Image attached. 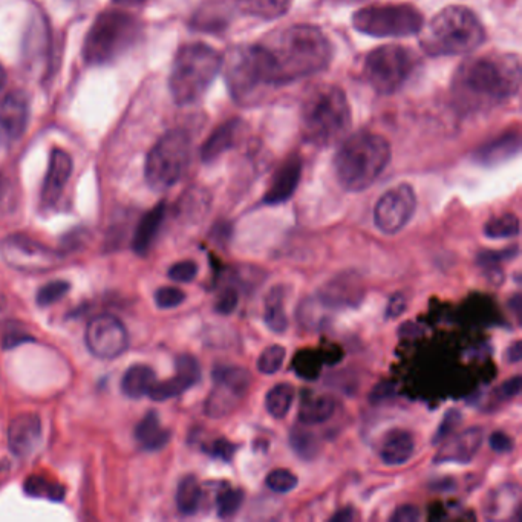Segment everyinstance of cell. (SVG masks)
Here are the masks:
<instances>
[{
    "label": "cell",
    "mask_w": 522,
    "mask_h": 522,
    "mask_svg": "<svg viewBox=\"0 0 522 522\" xmlns=\"http://www.w3.org/2000/svg\"><path fill=\"white\" fill-rule=\"evenodd\" d=\"M521 76L516 54L475 57L455 72L452 94L461 111H489L518 94Z\"/></svg>",
    "instance_id": "obj_1"
},
{
    "label": "cell",
    "mask_w": 522,
    "mask_h": 522,
    "mask_svg": "<svg viewBox=\"0 0 522 522\" xmlns=\"http://www.w3.org/2000/svg\"><path fill=\"white\" fill-rule=\"evenodd\" d=\"M264 45L275 63L279 86L325 71L334 57L333 43L313 25L285 28Z\"/></svg>",
    "instance_id": "obj_2"
},
{
    "label": "cell",
    "mask_w": 522,
    "mask_h": 522,
    "mask_svg": "<svg viewBox=\"0 0 522 522\" xmlns=\"http://www.w3.org/2000/svg\"><path fill=\"white\" fill-rule=\"evenodd\" d=\"M391 161V146L382 135L359 131L346 137L334 155L337 181L348 192H363L376 183Z\"/></svg>",
    "instance_id": "obj_3"
},
{
    "label": "cell",
    "mask_w": 522,
    "mask_h": 522,
    "mask_svg": "<svg viewBox=\"0 0 522 522\" xmlns=\"http://www.w3.org/2000/svg\"><path fill=\"white\" fill-rule=\"evenodd\" d=\"M418 34L421 48L432 57L463 56L486 40V30L477 14L461 5L441 10Z\"/></svg>",
    "instance_id": "obj_4"
},
{
    "label": "cell",
    "mask_w": 522,
    "mask_h": 522,
    "mask_svg": "<svg viewBox=\"0 0 522 522\" xmlns=\"http://www.w3.org/2000/svg\"><path fill=\"white\" fill-rule=\"evenodd\" d=\"M351 128V108L345 91L336 85H319L307 95L301 109V134L314 146H330Z\"/></svg>",
    "instance_id": "obj_5"
},
{
    "label": "cell",
    "mask_w": 522,
    "mask_h": 522,
    "mask_svg": "<svg viewBox=\"0 0 522 522\" xmlns=\"http://www.w3.org/2000/svg\"><path fill=\"white\" fill-rule=\"evenodd\" d=\"M227 88L238 105H253L267 89L279 86L275 63L264 43L236 45L222 59Z\"/></svg>",
    "instance_id": "obj_6"
},
{
    "label": "cell",
    "mask_w": 522,
    "mask_h": 522,
    "mask_svg": "<svg viewBox=\"0 0 522 522\" xmlns=\"http://www.w3.org/2000/svg\"><path fill=\"white\" fill-rule=\"evenodd\" d=\"M222 69V57L206 43L183 46L173 60L169 88L173 100L186 106L198 102Z\"/></svg>",
    "instance_id": "obj_7"
},
{
    "label": "cell",
    "mask_w": 522,
    "mask_h": 522,
    "mask_svg": "<svg viewBox=\"0 0 522 522\" xmlns=\"http://www.w3.org/2000/svg\"><path fill=\"white\" fill-rule=\"evenodd\" d=\"M140 33L137 17L124 11H105L92 23L83 46V57L88 65H108L129 51Z\"/></svg>",
    "instance_id": "obj_8"
},
{
    "label": "cell",
    "mask_w": 522,
    "mask_h": 522,
    "mask_svg": "<svg viewBox=\"0 0 522 522\" xmlns=\"http://www.w3.org/2000/svg\"><path fill=\"white\" fill-rule=\"evenodd\" d=\"M192 140L183 129H173L158 140L147 155L144 175L152 189L164 192L183 178L189 166Z\"/></svg>",
    "instance_id": "obj_9"
},
{
    "label": "cell",
    "mask_w": 522,
    "mask_h": 522,
    "mask_svg": "<svg viewBox=\"0 0 522 522\" xmlns=\"http://www.w3.org/2000/svg\"><path fill=\"white\" fill-rule=\"evenodd\" d=\"M418 57L411 49L400 45H385L372 49L366 56L363 74L374 91L383 95L399 92L411 80Z\"/></svg>",
    "instance_id": "obj_10"
},
{
    "label": "cell",
    "mask_w": 522,
    "mask_h": 522,
    "mask_svg": "<svg viewBox=\"0 0 522 522\" xmlns=\"http://www.w3.org/2000/svg\"><path fill=\"white\" fill-rule=\"evenodd\" d=\"M353 25L372 37H408L420 33L425 19L412 5H372L354 14Z\"/></svg>",
    "instance_id": "obj_11"
},
{
    "label": "cell",
    "mask_w": 522,
    "mask_h": 522,
    "mask_svg": "<svg viewBox=\"0 0 522 522\" xmlns=\"http://www.w3.org/2000/svg\"><path fill=\"white\" fill-rule=\"evenodd\" d=\"M212 392L207 397L204 412L210 418H224L241 405L252 385V374L241 366H216Z\"/></svg>",
    "instance_id": "obj_12"
},
{
    "label": "cell",
    "mask_w": 522,
    "mask_h": 522,
    "mask_svg": "<svg viewBox=\"0 0 522 522\" xmlns=\"http://www.w3.org/2000/svg\"><path fill=\"white\" fill-rule=\"evenodd\" d=\"M0 256L16 270L43 273L57 267L62 256L25 235L8 236L0 245Z\"/></svg>",
    "instance_id": "obj_13"
},
{
    "label": "cell",
    "mask_w": 522,
    "mask_h": 522,
    "mask_svg": "<svg viewBox=\"0 0 522 522\" xmlns=\"http://www.w3.org/2000/svg\"><path fill=\"white\" fill-rule=\"evenodd\" d=\"M417 209V196L409 184H399L383 193L374 209V224L385 235L402 232Z\"/></svg>",
    "instance_id": "obj_14"
},
{
    "label": "cell",
    "mask_w": 522,
    "mask_h": 522,
    "mask_svg": "<svg viewBox=\"0 0 522 522\" xmlns=\"http://www.w3.org/2000/svg\"><path fill=\"white\" fill-rule=\"evenodd\" d=\"M85 343L89 353L97 359H117L128 350V330L118 317L100 314L88 323Z\"/></svg>",
    "instance_id": "obj_15"
},
{
    "label": "cell",
    "mask_w": 522,
    "mask_h": 522,
    "mask_svg": "<svg viewBox=\"0 0 522 522\" xmlns=\"http://www.w3.org/2000/svg\"><path fill=\"white\" fill-rule=\"evenodd\" d=\"M363 297H365V288H363L362 278L354 271H348L323 285L317 299L328 310H343V308L357 307L363 301Z\"/></svg>",
    "instance_id": "obj_16"
},
{
    "label": "cell",
    "mask_w": 522,
    "mask_h": 522,
    "mask_svg": "<svg viewBox=\"0 0 522 522\" xmlns=\"http://www.w3.org/2000/svg\"><path fill=\"white\" fill-rule=\"evenodd\" d=\"M30 120V103L20 91L10 92L0 103V144L10 146L22 138Z\"/></svg>",
    "instance_id": "obj_17"
},
{
    "label": "cell",
    "mask_w": 522,
    "mask_h": 522,
    "mask_svg": "<svg viewBox=\"0 0 522 522\" xmlns=\"http://www.w3.org/2000/svg\"><path fill=\"white\" fill-rule=\"evenodd\" d=\"M177 374L166 382L155 383L147 397H151L154 402H166V400L180 397L187 389L195 386L201 380L200 362L190 354H181L175 362Z\"/></svg>",
    "instance_id": "obj_18"
},
{
    "label": "cell",
    "mask_w": 522,
    "mask_h": 522,
    "mask_svg": "<svg viewBox=\"0 0 522 522\" xmlns=\"http://www.w3.org/2000/svg\"><path fill=\"white\" fill-rule=\"evenodd\" d=\"M484 429L481 426L466 429L455 437L446 438L438 449L434 461L437 464L458 463L467 464L477 457L483 446Z\"/></svg>",
    "instance_id": "obj_19"
},
{
    "label": "cell",
    "mask_w": 522,
    "mask_h": 522,
    "mask_svg": "<svg viewBox=\"0 0 522 522\" xmlns=\"http://www.w3.org/2000/svg\"><path fill=\"white\" fill-rule=\"evenodd\" d=\"M42 438V421L34 412L20 414L14 418L8 428V447L11 454L19 458L30 457Z\"/></svg>",
    "instance_id": "obj_20"
},
{
    "label": "cell",
    "mask_w": 522,
    "mask_h": 522,
    "mask_svg": "<svg viewBox=\"0 0 522 522\" xmlns=\"http://www.w3.org/2000/svg\"><path fill=\"white\" fill-rule=\"evenodd\" d=\"M72 173V158L62 149H54L49 157L40 200L45 207L56 206Z\"/></svg>",
    "instance_id": "obj_21"
},
{
    "label": "cell",
    "mask_w": 522,
    "mask_h": 522,
    "mask_svg": "<svg viewBox=\"0 0 522 522\" xmlns=\"http://www.w3.org/2000/svg\"><path fill=\"white\" fill-rule=\"evenodd\" d=\"M302 160L299 155H290L276 170L270 187L264 195V203L268 206H278L290 200L301 183Z\"/></svg>",
    "instance_id": "obj_22"
},
{
    "label": "cell",
    "mask_w": 522,
    "mask_h": 522,
    "mask_svg": "<svg viewBox=\"0 0 522 522\" xmlns=\"http://www.w3.org/2000/svg\"><path fill=\"white\" fill-rule=\"evenodd\" d=\"M244 131L245 123L241 118H232V120L218 126L212 132V135L207 138L206 143L203 144V149H201V158H203L204 163H212L222 154H226L227 151L238 146Z\"/></svg>",
    "instance_id": "obj_23"
},
{
    "label": "cell",
    "mask_w": 522,
    "mask_h": 522,
    "mask_svg": "<svg viewBox=\"0 0 522 522\" xmlns=\"http://www.w3.org/2000/svg\"><path fill=\"white\" fill-rule=\"evenodd\" d=\"M519 147H521L519 132L509 131L500 135V137H496L495 140L483 144L475 152L474 158L477 163L483 164V166H498V164L512 160L518 154Z\"/></svg>",
    "instance_id": "obj_24"
},
{
    "label": "cell",
    "mask_w": 522,
    "mask_h": 522,
    "mask_svg": "<svg viewBox=\"0 0 522 522\" xmlns=\"http://www.w3.org/2000/svg\"><path fill=\"white\" fill-rule=\"evenodd\" d=\"M166 213L167 206L163 201V203H158L154 209L149 210L138 222L134 239H132V250H134L135 255L146 256L149 253L158 233H160L161 226H163Z\"/></svg>",
    "instance_id": "obj_25"
},
{
    "label": "cell",
    "mask_w": 522,
    "mask_h": 522,
    "mask_svg": "<svg viewBox=\"0 0 522 522\" xmlns=\"http://www.w3.org/2000/svg\"><path fill=\"white\" fill-rule=\"evenodd\" d=\"M415 452V438L409 431L394 429L383 438L380 457L388 466L408 463Z\"/></svg>",
    "instance_id": "obj_26"
},
{
    "label": "cell",
    "mask_w": 522,
    "mask_h": 522,
    "mask_svg": "<svg viewBox=\"0 0 522 522\" xmlns=\"http://www.w3.org/2000/svg\"><path fill=\"white\" fill-rule=\"evenodd\" d=\"M172 432L161 426L157 411H149L135 428V440L147 452L161 451L169 444Z\"/></svg>",
    "instance_id": "obj_27"
},
{
    "label": "cell",
    "mask_w": 522,
    "mask_h": 522,
    "mask_svg": "<svg viewBox=\"0 0 522 522\" xmlns=\"http://www.w3.org/2000/svg\"><path fill=\"white\" fill-rule=\"evenodd\" d=\"M157 383L155 371L151 366L134 365L124 372L123 380H121V391L129 399H143L149 395L151 389Z\"/></svg>",
    "instance_id": "obj_28"
},
{
    "label": "cell",
    "mask_w": 522,
    "mask_h": 522,
    "mask_svg": "<svg viewBox=\"0 0 522 522\" xmlns=\"http://www.w3.org/2000/svg\"><path fill=\"white\" fill-rule=\"evenodd\" d=\"M285 294H287V290L282 285H278V287L271 288L265 296L264 320L267 327L276 334L285 333L288 328Z\"/></svg>",
    "instance_id": "obj_29"
},
{
    "label": "cell",
    "mask_w": 522,
    "mask_h": 522,
    "mask_svg": "<svg viewBox=\"0 0 522 522\" xmlns=\"http://www.w3.org/2000/svg\"><path fill=\"white\" fill-rule=\"evenodd\" d=\"M336 412V400L330 395H316L305 399L299 408V421L302 425H320L330 420Z\"/></svg>",
    "instance_id": "obj_30"
},
{
    "label": "cell",
    "mask_w": 522,
    "mask_h": 522,
    "mask_svg": "<svg viewBox=\"0 0 522 522\" xmlns=\"http://www.w3.org/2000/svg\"><path fill=\"white\" fill-rule=\"evenodd\" d=\"M203 500V487L195 475H187L178 484L177 507L183 515H195Z\"/></svg>",
    "instance_id": "obj_31"
},
{
    "label": "cell",
    "mask_w": 522,
    "mask_h": 522,
    "mask_svg": "<svg viewBox=\"0 0 522 522\" xmlns=\"http://www.w3.org/2000/svg\"><path fill=\"white\" fill-rule=\"evenodd\" d=\"M236 2L244 13L265 20L284 16L293 4V0H236Z\"/></svg>",
    "instance_id": "obj_32"
},
{
    "label": "cell",
    "mask_w": 522,
    "mask_h": 522,
    "mask_svg": "<svg viewBox=\"0 0 522 522\" xmlns=\"http://www.w3.org/2000/svg\"><path fill=\"white\" fill-rule=\"evenodd\" d=\"M294 400V388L290 383H279L268 391L265 397V406H267L268 414L273 418L287 417L290 412L291 405Z\"/></svg>",
    "instance_id": "obj_33"
},
{
    "label": "cell",
    "mask_w": 522,
    "mask_h": 522,
    "mask_svg": "<svg viewBox=\"0 0 522 522\" xmlns=\"http://www.w3.org/2000/svg\"><path fill=\"white\" fill-rule=\"evenodd\" d=\"M290 444L293 451L304 460H313L320 451V441L310 429L296 426L290 434Z\"/></svg>",
    "instance_id": "obj_34"
},
{
    "label": "cell",
    "mask_w": 522,
    "mask_h": 522,
    "mask_svg": "<svg viewBox=\"0 0 522 522\" xmlns=\"http://www.w3.org/2000/svg\"><path fill=\"white\" fill-rule=\"evenodd\" d=\"M25 493L33 498H46L54 503L65 500V487L51 483L46 478L37 477V475H33L25 481Z\"/></svg>",
    "instance_id": "obj_35"
},
{
    "label": "cell",
    "mask_w": 522,
    "mask_h": 522,
    "mask_svg": "<svg viewBox=\"0 0 522 522\" xmlns=\"http://www.w3.org/2000/svg\"><path fill=\"white\" fill-rule=\"evenodd\" d=\"M484 235L492 239L515 238L519 235V219L513 213L496 216L484 226Z\"/></svg>",
    "instance_id": "obj_36"
},
{
    "label": "cell",
    "mask_w": 522,
    "mask_h": 522,
    "mask_svg": "<svg viewBox=\"0 0 522 522\" xmlns=\"http://www.w3.org/2000/svg\"><path fill=\"white\" fill-rule=\"evenodd\" d=\"M242 503H244V492L242 490L230 489V487L222 490L218 495V500H216L219 518H232L241 509Z\"/></svg>",
    "instance_id": "obj_37"
},
{
    "label": "cell",
    "mask_w": 522,
    "mask_h": 522,
    "mask_svg": "<svg viewBox=\"0 0 522 522\" xmlns=\"http://www.w3.org/2000/svg\"><path fill=\"white\" fill-rule=\"evenodd\" d=\"M285 356H287V351H285L284 346H268L267 350L262 351L261 357H259V372L265 374V376L276 374L284 365Z\"/></svg>",
    "instance_id": "obj_38"
},
{
    "label": "cell",
    "mask_w": 522,
    "mask_h": 522,
    "mask_svg": "<svg viewBox=\"0 0 522 522\" xmlns=\"http://www.w3.org/2000/svg\"><path fill=\"white\" fill-rule=\"evenodd\" d=\"M71 290V284L66 281H53L39 288L36 294V302L39 307L45 308L56 304Z\"/></svg>",
    "instance_id": "obj_39"
},
{
    "label": "cell",
    "mask_w": 522,
    "mask_h": 522,
    "mask_svg": "<svg viewBox=\"0 0 522 522\" xmlns=\"http://www.w3.org/2000/svg\"><path fill=\"white\" fill-rule=\"evenodd\" d=\"M297 483H299V480H297L296 475L288 469L271 470L267 480H265L268 489L276 493L291 492V490L296 489Z\"/></svg>",
    "instance_id": "obj_40"
},
{
    "label": "cell",
    "mask_w": 522,
    "mask_h": 522,
    "mask_svg": "<svg viewBox=\"0 0 522 522\" xmlns=\"http://www.w3.org/2000/svg\"><path fill=\"white\" fill-rule=\"evenodd\" d=\"M186 301V293L177 287H163L155 293V304L161 310H172Z\"/></svg>",
    "instance_id": "obj_41"
},
{
    "label": "cell",
    "mask_w": 522,
    "mask_h": 522,
    "mask_svg": "<svg viewBox=\"0 0 522 522\" xmlns=\"http://www.w3.org/2000/svg\"><path fill=\"white\" fill-rule=\"evenodd\" d=\"M461 421H463V415H461L460 411H457V409L447 411L443 421H441V425L438 426L437 432L434 434V438H432V444L443 443L446 438L451 437L455 429L460 426Z\"/></svg>",
    "instance_id": "obj_42"
},
{
    "label": "cell",
    "mask_w": 522,
    "mask_h": 522,
    "mask_svg": "<svg viewBox=\"0 0 522 522\" xmlns=\"http://www.w3.org/2000/svg\"><path fill=\"white\" fill-rule=\"evenodd\" d=\"M17 196L13 181L0 175V215L11 213L16 209Z\"/></svg>",
    "instance_id": "obj_43"
},
{
    "label": "cell",
    "mask_w": 522,
    "mask_h": 522,
    "mask_svg": "<svg viewBox=\"0 0 522 522\" xmlns=\"http://www.w3.org/2000/svg\"><path fill=\"white\" fill-rule=\"evenodd\" d=\"M169 278L175 282H192L198 275V265L193 261H181L169 268Z\"/></svg>",
    "instance_id": "obj_44"
},
{
    "label": "cell",
    "mask_w": 522,
    "mask_h": 522,
    "mask_svg": "<svg viewBox=\"0 0 522 522\" xmlns=\"http://www.w3.org/2000/svg\"><path fill=\"white\" fill-rule=\"evenodd\" d=\"M239 293L235 288H226L216 297L215 311L221 316H229L238 308Z\"/></svg>",
    "instance_id": "obj_45"
},
{
    "label": "cell",
    "mask_w": 522,
    "mask_h": 522,
    "mask_svg": "<svg viewBox=\"0 0 522 522\" xmlns=\"http://www.w3.org/2000/svg\"><path fill=\"white\" fill-rule=\"evenodd\" d=\"M236 449H238L236 444H233L232 441L224 440V438H219V440L213 441L210 446L204 447V451H206L207 454L212 455L213 458L227 461V463L235 457Z\"/></svg>",
    "instance_id": "obj_46"
},
{
    "label": "cell",
    "mask_w": 522,
    "mask_h": 522,
    "mask_svg": "<svg viewBox=\"0 0 522 522\" xmlns=\"http://www.w3.org/2000/svg\"><path fill=\"white\" fill-rule=\"evenodd\" d=\"M518 252L519 248L516 245L506 248V250H501V252H484L478 259V262H480L481 267H493V265H500V262L516 258Z\"/></svg>",
    "instance_id": "obj_47"
},
{
    "label": "cell",
    "mask_w": 522,
    "mask_h": 522,
    "mask_svg": "<svg viewBox=\"0 0 522 522\" xmlns=\"http://www.w3.org/2000/svg\"><path fill=\"white\" fill-rule=\"evenodd\" d=\"M522 388V377L515 376L512 379L506 380V382L501 383L498 388L493 391V395H495L498 400H512L515 399L516 395H519Z\"/></svg>",
    "instance_id": "obj_48"
},
{
    "label": "cell",
    "mask_w": 522,
    "mask_h": 522,
    "mask_svg": "<svg viewBox=\"0 0 522 522\" xmlns=\"http://www.w3.org/2000/svg\"><path fill=\"white\" fill-rule=\"evenodd\" d=\"M36 342L31 334L25 333V331L19 330V328H13L8 331L4 337H2V348L5 351L13 350L17 346L23 345V343Z\"/></svg>",
    "instance_id": "obj_49"
},
{
    "label": "cell",
    "mask_w": 522,
    "mask_h": 522,
    "mask_svg": "<svg viewBox=\"0 0 522 522\" xmlns=\"http://www.w3.org/2000/svg\"><path fill=\"white\" fill-rule=\"evenodd\" d=\"M490 447H492L493 451L498 452V454H507V452H512L513 447H515V441L510 435H507L506 432L496 431L490 435Z\"/></svg>",
    "instance_id": "obj_50"
},
{
    "label": "cell",
    "mask_w": 522,
    "mask_h": 522,
    "mask_svg": "<svg viewBox=\"0 0 522 522\" xmlns=\"http://www.w3.org/2000/svg\"><path fill=\"white\" fill-rule=\"evenodd\" d=\"M408 307V301L403 294L397 293L389 299L388 307H386V319H399Z\"/></svg>",
    "instance_id": "obj_51"
},
{
    "label": "cell",
    "mask_w": 522,
    "mask_h": 522,
    "mask_svg": "<svg viewBox=\"0 0 522 522\" xmlns=\"http://www.w3.org/2000/svg\"><path fill=\"white\" fill-rule=\"evenodd\" d=\"M389 519L392 522H415L420 519V512H418L417 507L405 504V506H400L399 509L395 510Z\"/></svg>",
    "instance_id": "obj_52"
},
{
    "label": "cell",
    "mask_w": 522,
    "mask_h": 522,
    "mask_svg": "<svg viewBox=\"0 0 522 522\" xmlns=\"http://www.w3.org/2000/svg\"><path fill=\"white\" fill-rule=\"evenodd\" d=\"M395 386L389 382L380 383L376 388L372 389L371 395H369V400L371 403H379L386 402V400L391 399L392 395H394Z\"/></svg>",
    "instance_id": "obj_53"
},
{
    "label": "cell",
    "mask_w": 522,
    "mask_h": 522,
    "mask_svg": "<svg viewBox=\"0 0 522 522\" xmlns=\"http://www.w3.org/2000/svg\"><path fill=\"white\" fill-rule=\"evenodd\" d=\"M504 359H506L507 363H519L522 359V343L521 340H516L515 343L507 348L506 354H504Z\"/></svg>",
    "instance_id": "obj_54"
},
{
    "label": "cell",
    "mask_w": 522,
    "mask_h": 522,
    "mask_svg": "<svg viewBox=\"0 0 522 522\" xmlns=\"http://www.w3.org/2000/svg\"><path fill=\"white\" fill-rule=\"evenodd\" d=\"M356 518V510L350 509H342L336 513V515L331 516L330 521L333 522H351Z\"/></svg>",
    "instance_id": "obj_55"
},
{
    "label": "cell",
    "mask_w": 522,
    "mask_h": 522,
    "mask_svg": "<svg viewBox=\"0 0 522 522\" xmlns=\"http://www.w3.org/2000/svg\"><path fill=\"white\" fill-rule=\"evenodd\" d=\"M510 308H512L513 313H515V316L518 317V320H521V313H522V301H521V294L516 293L515 296L510 299Z\"/></svg>",
    "instance_id": "obj_56"
},
{
    "label": "cell",
    "mask_w": 522,
    "mask_h": 522,
    "mask_svg": "<svg viewBox=\"0 0 522 522\" xmlns=\"http://www.w3.org/2000/svg\"><path fill=\"white\" fill-rule=\"evenodd\" d=\"M146 0H115V4L126 5V7H135V5L144 4Z\"/></svg>",
    "instance_id": "obj_57"
},
{
    "label": "cell",
    "mask_w": 522,
    "mask_h": 522,
    "mask_svg": "<svg viewBox=\"0 0 522 522\" xmlns=\"http://www.w3.org/2000/svg\"><path fill=\"white\" fill-rule=\"evenodd\" d=\"M5 83H7V76H5L4 68L0 66V94L4 91Z\"/></svg>",
    "instance_id": "obj_58"
}]
</instances>
